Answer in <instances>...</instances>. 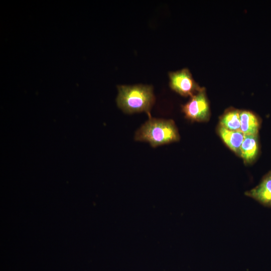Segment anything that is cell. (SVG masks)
Returning a JSON list of instances; mask_svg holds the SVG:
<instances>
[{"label":"cell","instance_id":"8","mask_svg":"<svg viewBox=\"0 0 271 271\" xmlns=\"http://www.w3.org/2000/svg\"><path fill=\"white\" fill-rule=\"evenodd\" d=\"M240 130L244 135H257L259 121L253 113L248 111H240Z\"/></svg>","mask_w":271,"mask_h":271},{"label":"cell","instance_id":"3","mask_svg":"<svg viewBox=\"0 0 271 271\" xmlns=\"http://www.w3.org/2000/svg\"><path fill=\"white\" fill-rule=\"evenodd\" d=\"M190 100L182 106V111L186 117L192 121H204L209 116V103L204 89L191 97Z\"/></svg>","mask_w":271,"mask_h":271},{"label":"cell","instance_id":"9","mask_svg":"<svg viewBox=\"0 0 271 271\" xmlns=\"http://www.w3.org/2000/svg\"><path fill=\"white\" fill-rule=\"evenodd\" d=\"M220 124L230 130L241 131L240 111L233 110L227 112L221 118Z\"/></svg>","mask_w":271,"mask_h":271},{"label":"cell","instance_id":"7","mask_svg":"<svg viewBox=\"0 0 271 271\" xmlns=\"http://www.w3.org/2000/svg\"><path fill=\"white\" fill-rule=\"evenodd\" d=\"M219 134L224 143L237 155L240 154V147L244 135L241 131H234L220 126Z\"/></svg>","mask_w":271,"mask_h":271},{"label":"cell","instance_id":"5","mask_svg":"<svg viewBox=\"0 0 271 271\" xmlns=\"http://www.w3.org/2000/svg\"><path fill=\"white\" fill-rule=\"evenodd\" d=\"M244 194L262 205L271 208V171L263 177L258 185L246 191Z\"/></svg>","mask_w":271,"mask_h":271},{"label":"cell","instance_id":"4","mask_svg":"<svg viewBox=\"0 0 271 271\" xmlns=\"http://www.w3.org/2000/svg\"><path fill=\"white\" fill-rule=\"evenodd\" d=\"M169 76L171 88L182 96L191 97L202 89L194 80L188 69L170 72Z\"/></svg>","mask_w":271,"mask_h":271},{"label":"cell","instance_id":"2","mask_svg":"<svg viewBox=\"0 0 271 271\" xmlns=\"http://www.w3.org/2000/svg\"><path fill=\"white\" fill-rule=\"evenodd\" d=\"M134 140L148 142L152 147L156 148L177 142L180 136L173 120L151 117L136 132Z\"/></svg>","mask_w":271,"mask_h":271},{"label":"cell","instance_id":"6","mask_svg":"<svg viewBox=\"0 0 271 271\" xmlns=\"http://www.w3.org/2000/svg\"><path fill=\"white\" fill-rule=\"evenodd\" d=\"M258 152L257 135H244L240 154L244 162L247 163L252 162L257 156Z\"/></svg>","mask_w":271,"mask_h":271},{"label":"cell","instance_id":"1","mask_svg":"<svg viewBox=\"0 0 271 271\" xmlns=\"http://www.w3.org/2000/svg\"><path fill=\"white\" fill-rule=\"evenodd\" d=\"M118 106L126 113L146 112L151 117L150 111L155 101L151 85L138 84L117 86Z\"/></svg>","mask_w":271,"mask_h":271}]
</instances>
